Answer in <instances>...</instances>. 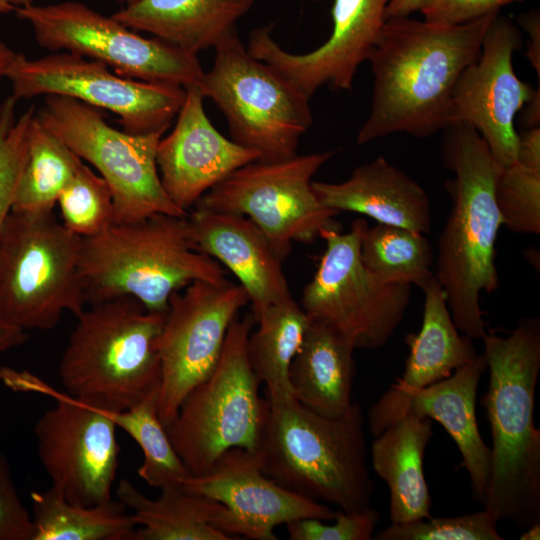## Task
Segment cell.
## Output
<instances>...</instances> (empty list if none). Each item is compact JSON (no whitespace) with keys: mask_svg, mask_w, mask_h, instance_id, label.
<instances>
[{"mask_svg":"<svg viewBox=\"0 0 540 540\" xmlns=\"http://www.w3.org/2000/svg\"><path fill=\"white\" fill-rule=\"evenodd\" d=\"M82 160L39 120L36 112L28 132V153L12 211H52Z\"/></svg>","mask_w":540,"mask_h":540,"instance_id":"31","label":"cell"},{"mask_svg":"<svg viewBox=\"0 0 540 540\" xmlns=\"http://www.w3.org/2000/svg\"><path fill=\"white\" fill-rule=\"evenodd\" d=\"M498 519L487 509L440 518L392 523L376 534V540H503Z\"/></svg>","mask_w":540,"mask_h":540,"instance_id":"36","label":"cell"},{"mask_svg":"<svg viewBox=\"0 0 540 540\" xmlns=\"http://www.w3.org/2000/svg\"><path fill=\"white\" fill-rule=\"evenodd\" d=\"M496 15L457 25L387 18L367 59L373 93L357 142L396 133L423 138L446 129L454 86L478 58Z\"/></svg>","mask_w":540,"mask_h":540,"instance_id":"1","label":"cell"},{"mask_svg":"<svg viewBox=\"0 0 540 540\" xmlns=\"http://www.w3.org/2000/svg\"><path fill=\"white\" fill-rule=\"evenodd\" d=\"M212 67L198 85L224 114L231 139L272 162L297 154L313 123L310 98L247 50L238 33L215 48Z\"/></svg>","mask_w":540,"mask_h":540,"instance_id":"9","label":"cell"},{"mask_svg":"<svg viewBox=\"0 0 540 540\" xmlns=\"http://www.w3.org/2000/svg\"><path fill=\"white\" fill-rule=\"evenodd\" d=\"M57 203L63 225L81 238L99 235L115 224L109 185L83 162L60 193Z\"/></svg>","mask_w":540,"mask_h":540,"instance_id":"35","label":"cell"},{"mask_svg":"<svg viewBox=\"0 0 540 540\" xmlns=\"http://www.w3.org/2000/svg\"><path fill=\"white\" fill-rule=\"evenodd\" d=\"M14 12L31 24L41 47L101 62L123 77L186 88L199 85L204 74L197 55L142 37L81 2L32 4Z\"/></svg>","mask_w":540,"mask_h":540,"instance_id":"13","label":"cell"},{"mask_svg":"<svg viewBox=\"0 0 540 540\" xmlns=\"http://www.w3.org/2000/svg\"><path fill=\"white\" fill-rule=\"evenodd\" d=\"M255 0H134L111 16L132 29L197 55L238 33Z\"/></svg>","mask_w":540,"mask_h":540,"instance_id":"26","label":"cell"},{"mask_svg":"<svg viewBox=\"0 0 540 540\" xmlns=\"http://www.w3.org/2000/svg\"><path fill=\"white\" fill-rule=\"evenodd\" d=\"M521 540H539L540 539V522L535 523L528 528L519 537Z\"/></svg>","mask_w":540,"mask_h":540,"instance_id":"47","label":"cell"},{"mask_svg":"<svg viewBox=\"0 0 540 540\" xmlns=\"http://www.w3.org/2000/svg\"><path fill=\"white\" fill-rule=\"evenodd\" d=\"M445 159L454 172L447 181L452 208L438 239L435 277L442 287L457 329L482 338V293L499 286L495 263L502 217L495 196L501 166L480 134L466 123L453 124Z\"/></svg>","mask_w":540,"mask_h":540,"instance_id":"3","label":"cell"},{"mask_svg":"<svg viewBox=\"0 0 540 540\" xmlns=\"http://www.w3.org/2000/svg\"><path fill=\"white\" fill-rule=\"evenodd\" d=\"M17 53L11 50L0 40V80L5 77L6 71Z\"/></svg>","mask_w":540,"mask_h":540,"instance_id":"45","label":"cell"},{"mask_svg":"<svg viewBox=\"0 0 540 540\" xmlns=\"http://www.w3.org/2000/svg\"><path fill=\"white\" fill-rule=\"evenodd\" d=\"M25 338V330L11 323L0 311V352L20 345Z\"/></svg>","mask_w":540,"mask_h":540,"instance_id":"42","label":"cell"},{"mask_svg":"<svg viewBox=\"0 0 540 540\" xmlns=\"http://www.w3.org/2000/svg\"><path fill=\"white\" fill-rule=\"evenodd\" d=\"M34 0H0V14L15 11L16 8L34 4Z\"/></svg>","mask_w":540,"mask_h":540,"instance_id":"46","label":"cell"},{"mask_svg":"<svg viewBox=\"0 0 540 540\" xmlns=\"http://www.w3.org/2000/svg\"><path fill=\"white\" fill-rule=\"evenodd\" d=\"M518 24L528 34L526 57L540 78V13L538 10H531L522 14L518 18Z\"/></svg>","mask_w":540,"mask_h":540,"instance_id":"41","label":"cell"},{"mask_svg":"<svg viewBox=\"0 0 540 540\" xmlns=\"http://www.w3.org/2000/svg\"><path fill=\"white\" fill-rule=\"evenodd\" d=\"M157 499L122 479L117 499L132 511L137 525L130 540H233L243 537L234 515L221 503L180 486L160 489Z\"/></svg>","mask_w":540,"mask_h":540,"instance_id":"25","label":"cell"},{"mask_svg":"<svg viewBox=\"0 0 540 540\" xmlns=\"http://www.w3.org/2000/svg\"><path fill=\"white\" fill-rule=\"evenodd\" d=\"M309 1H318V0H309Z\"/></svg>","mask_w":540,"mask_h":540,"instance_id":"49","label":"cell"},{"mask_svg":"<svg viewBox=\"0 0 540 540\" xmlns=\"http://www.w3.org/2000/svg\"><path fill=\"white\" fill-rule=\"evenodd\" d=\"M17 100L8 97L0 105V233L12 210L17 184L28 153V132L36 112L32 106L15 115Z\"/></svg>","mask_w":540,"mask_h":540,"instance_id":"37","label":"cell"},{"mask_svg":"<svg viewBox=\"0 0 540 540\" xmlns=\"http://www.w3.org/2000/svg\"><path fill=\"white\" fill-rule=\"evenodd\" d=\"M495 196L507 229L519 234L540 233V127L519 134L516 160L501 167Z\"/></svg>","mask_w":540,"mask_h":540,"instance_id":"34","label":"cell"},{"mask_svg":"<svg viewBox=\"0 0 540 540\" xmlns=\"http://www.w3.org/2000/svg\"><path fill=\"white\" fill-rule=\"evenodd\" d=\"M5 77L12 97H69L119 117L134 134L165 132L185 100V88L135 80L112 72L105 64L70 52L29 59L17 53Z\"/></svg>","mask_w":540,"mask_h":540,"instance_id":"14","label":"cell"},{"mask_svg":"<svg viewBox=\"0 0 540 540\" xmlns=\"http://www.w3.org/2000/svg\"><path fill=\"white\" fill-rule=\"evenodd\" d=\"M181 487L223 504L248 539L276 540L274 528L280 524L304 518L329 521L336 514L327 504L279 485L262 471L257 454L243 448L227 450L206 474L190 476Z\"/></svg>","mask_w":540,"mask_h":540,"instance_id":"19","label":"cell"},{"mask_svg":"<svg viewBox=\"0 0 540 540\" xmlns=\"http://www.w3.org/2000/svg\"><path fill=\"white\" fill-rule=\"evenodd\" d=\"M522 42L519 28L497 14L485 32L478 58L461 73L451 96L448 127L466 123L475 128L502 168L517 157L515 116L537 92L514 71L513 54Z\"/></svg>","mask_w":540,"mask_h":540,"instance_id":"17","label":"cell"},{"mask_svg":"<svg viewBox=\"0 0 540 540\" xmlns=\"http://www.w3.org/2000/svg\"><path fill=\"white\" fill-rule=\"evenodd\" d=\"M364 415L358 403L340 417H325L293 397L266 398L255 453L262 471L279 485L342 511L370 506Z\"/></svg>","mask_w":540,"mask_h":540,"instance_id":"4","label":"cell"},{"mask_svg":"<svg viewBox=\"0 0 540 540\" xmlns=\"http://www.w3.org/2000/svg\"><path fill=\"white\" fill-rule=\"evenodd\" d=\"M486 369L484 355H478L449 377L417 392L406 411L433 419L445 428L461 453L472 496L483 506L491 478L492 451L480 435L475 404L479 381Z\"/></svg>","mask_w":540,"mask_h":540,"instance_id":"24","label":"cell"},{"mask_svg":"<svg viewBox=\"0 0 540 540\" xmlns=\"http://www.w3.org/2000/svg\"><path fill=\"white\" fill-rule=\"evenodd\" d=\"M165 316L131 296L85 309L59 363L67 394L100 410L122 411L159 391Z\"/></svg>","mask_w":540,"mask_h":540,"instance_id":"6","label":"cell"},{"mask_svg":"<svg viewBox=\"0 0 540 540\" xmlns=\"http://www.w3.org/2000/svg\"><path fill=\"white\" fill-rule=\"evenodd\" d=\"M335 523L324 524L316 518H304L286 525L291 540H370L380 521V513L371 506L354 511L336 510Z\"/></svg>","mask_w":540,"mask_h":540,"instance_id":"38","label":"cell"},{"mask_svg":"<svg viewBox=\"0 0 540 540\" xmlns=\"http://www.w3.org/2000/svg\"><path fill=\"white\" fill-rule=\"evenodd\" d=\"M422 291V324L416 335L407 337L410 354L404 373L368 412V427L374 437L406 414L417 392L449 377L478 356L473 339L459 334L435 276Z\"/></svg>","mask_w":540,"mask_h":540,"instance_id":"21","label":"cell"},{"mask_svg":"<svg viewBox=\"0 0 540 540\" xmlns=\"http://www.w3.org/2000/svg\"><path fill=\"white\" fill-rule=\"evenodd\" d=\"M356 348L344 336L310 322L289 370L293 398L325 417H340L351 407Z\"/></svg>","mask_w":540,"mask_h":540,"instance_id":"28","label":"cell"},{"mask_svg":"<svg viewBox=\"0 0 540 540\" xmlns=\"http://www.w3.org/2000/svg\"><path fill=\"white\" fill-rule=\"evenodd\" d=\"M390 1L334 0L330 36L306 53L283 49L274 40L271 26L253 29L246 47L309 98L323 86L351 91L358 67L379 39Z\"/></svg>","mask_w":540,"mask_h":540,"instance_id":"18","label":"cell"},{"mask_svg":"<svg viewBox=\"0 0 540 540\" xmlns=\"http://www.w3.org/2000/svg\"><path fill=\"white\" fill-rule=\"evenodd\" d=\"M312 188L323 206L338 213L355 212L422 234L431 229L426 191L382 156L356 167L342 182L312 181Z\"/></svg>","mask_w":540,"mask_h":540,"instance_id":"23","label":"cell"},{"mask_svg":"<svg viewBox=\"0 0 540 540\" xmlns=\"http://www.w3.org/2000/svg\"><path fill=\"white\" fill-rule=\"evenodd\" d=\"M489 386L483 397L492 433V469L484 508L498 521L540 522V430L534 402L540 372V320L520 319L506 336L485 333Z\"/></svg>","mask_w":540,"mask_h":540,"instance_id":"2","label":"cell"},{"mask_svg":"<svg viewBox=\"0 0 540 540\" xmlns=\"http://www.w3.org/2000/svg\"><path fill=\"white\" fill-rule=\"evenodd\" d=\"M187 219L195 248L230 270L245 289L255 322L269 307L293 299L282 260L252 220L200 208Z\"/></svg>","mask_w":540,"mask_h":540,"instance_id":"22","label":"cell"},{"mask_svg":"<svg viewBox=\"0 0 540 540\" xmlns=\"http://www.w3.org/2000/svg\"><path fill=\"white\" fill-rule=\"evenodd\" d=\"M185 90L173 130L158 143L156 163L169 199L188 214L206 192L236 169L258 160V154L213 126L198 85Z\"/></svg>","mask_w":540,"mask_h":540,"instance_id":"20","label":"cell"},{"mask_svg":"<svg viewBox=\"0 0 540 540\" xmlns=\"http://www.w3.org/2000/svg\"><path fill=\"white\" fill-rule=\"evenodd\" d=\"M523 0H429L419 10L429 22L457 25L499 14L502 7Z\"/></svg>","mask_w":540,"mask_h":540,"instance_id":"40","label":"cell"},{"mask_svg":"<svg viewBox=\"0 0 540 540\" xmlns=\"http://www.w3.org/2000/svg\"><path fill=\"white\" fill-rule=\"evenodd\" d=\"M34 526L16 489L9 463L0 452V540H32Z\"/></svg>","mask_w":540,"mask_h":540,"instance_id":"39","label":"cell"},{"mask_svg":"<svg viewBox=\"0 0 540 540\" xmlns=\"http://www.w3.org/2000/svg\"><path fill=\"white\" fill-rule=\"evenodd\" d=\"M429 0H391L386 9V19L410 16Z\"/></svg>","mask_w":540,"mask_h":540,"instance_id":"43","label":"cell"},{"mask_svg":"<svg viewBox=\"0 0 540 540\" xmlns=\"http://www.w3.org/2000/svg\"><path fill=\"white\" fill-rule=\"evenodd\" d=\"M79 269L86 303L131 296L162 314L170 296L193 281L229 282L222 265L195 248L187 216L164 213L82 238Z\"/></svg>","mask_w":540,"mask_h":540,"instance_id":"5","label":"cell"},{"mask_svg":"<svg viewBox=\"0 0 540 540\" xmlns=\"http://www.w3.org/2000/svg\"><path fill=\"white\" fill-rule=\"evenodd\" d=\"M115 1H117V2H119V3H121V4H125V5H126V4H128V3H130V2H132V1H134V0H115Z\"/></svg>","mask_w":540,"mask_h":540,"instance_id":"48","label":"cell"},{"mask_svg":"<svg viewBox=\"0 0 540 540\" xmlns=\"http://www.w3.org/2000/svg\"><path fill=\"white\" fill-rule=\"evenodd\" d=\"M156 391L139 404L122 411L101 410L142 449L138 475L150 486H180L192 476L175 451L158 412Z\"/></svg>","mask_w":540,"mask_h":540,"instance_id":"33","label":"cell"},{"mask_svg":"<svg viewBox=\"0 0 540 540\" xmlns=\"http://www.w3.org/2000/svg\"><path fill=\"white\" fill-rule=\"evenodd\" d=\"M360 254L365 267L386 283H406L423 290L435 276L434 256L425 234L403 227L367 224Z\"/></svg>","mask_w":540,"mask_h":540,"instance_id":"32","label":"cell"},{"mask_svg":"<svg viewBox=\"0 0 540 540\" xmlns=\"http://www.w3.org/2000/svg\"><path fill=\"white\" fill-rule=\"evenodd\" d=\"M432 436L431 419L407 413L372 442V468L390 492L391 523L430 517L431 498L423 460Z\"/></svg>","mask_w":540,"mask_h":540,"instance_id":"27","label":"cell"},{"mask_svg":"<svg viewBox=\"0 0 540 540\" xmlns=\"http://www.w3.org/2000/svg\"><path fill=\"white\" fill-rule=\"evenodd\" d=\"M28 390L55 400L37 420L34 433L51 487L67 501L93 506L112 500L120 446L116 425L101 410L61 393L37 377L3 369Z\"/></svg>","mask_w":540,"mask_h":540,"instance_id":"15","label":"cell"},{"mask_svg":"<svg viewBox=\"0 0 540 540\" xmlns=\"http://www.w3.org/2000/svg\"><path fill=\"white\" fill-rule=\"evenodd\" d=\"M248 303L245 289L230 282L196 280L170 296L158 342V412L165 427L187 394L212 372L231 323Z\"/></svg>","mask_w":540,"mask_h":540,"instance_id":"16","label":"cell"},{"mask_svg":"<svg viewBox=\"0 0 540 540\" xmlns=\"http://www.w3.org/2000/svg\"><path fill=\"white\" fill-rule=\"evenodd\" d=\"M366 225L357 219L347 233L320 232L326 248L300 306L310 322L335 330L355 348L373 350L385 346L400 325L412 285L383 282L365 267L360 244Z\"/></svg>","mask_w":540,"mask_h":540,"instance_id":"11","label":"cell"},{"mask_svg":"<svg viewBox=\"0 0 540 540\" xmlns=\"http://www.w3.org/2000/svg\"><path fill=\"white\" fill-rule=\"evenodd\" d=\"M334 155L324 151L241 166L206 192L194 208L247 216L283 261L294 242L310 243L324 229L337 228L339 213L323 206L312 178Z\"/></svg>","mask_w":540,"mask_h":540,"instance_id":"12","label":"cell"},{"mask_svg":"<svg viewBox=\"0 0 540 540\" xmlns=\"http://www.w3.org/2000/svg\"><path fill=\"white\" fill-rule=\"evenodd\" d=\"M256 324L247 341L252 370L265 385L268 399L293 397L289 370L310 325L307 315L293 298L269 307Z\"/></svg>","mask_w":540,"mask_h":540,"instance_id":"30","label":"cell"},{"mask_svg":"<svg viewBox=\"0 0 540 540\" xmlns=\"http://www.w3.org/2000/svg\"><path fill=\"white\" fill-rule=\"evenodd\" d=\"M523 125L529 129L540 127V90L538 89L534 97L522 108Z\"/></svg>","mask_w":540,"mask_h":540,"instance_id":"44","label":"cell"},{"mask_svg":"<svg viewBox=\"0 0 540 540\" xmlns=\"http://www.w3.org/2000/svg\"><path fill=\"white\" fill-rule=\"evenodd\" d=\"M81 244L53 211L11 210L0 233V311L11 323L48 330L85 310Z\"/></svg>","mask_w":540,"mask_h":540,"instance_id":"7","label":"cell"},{"mask_svg":"<svg viewBox=\"0 0 540 540\" xmlns=\"http://www.w3.org/2000/svg\"><path fill=\"white\" fill-rule=\"evenodd\" d=\"M31 501L32 540H130L138 526L118 499L82 506L50 487L32 492Z\"/></svg>","mask_w":540,"mask_h":540,"instance_id":"29","label":"cell"},{"mask_svg":"<svg viewBox=\"0 0 540 540\" xmlns=\"http://www.w3.org/2000/svg\"><path fill=\"white\" fill-rule=\"evenodd\" d=\"M254 324L252 313L233 320L216 366L187 394L166 427L192 476L206 474L231 448L257 449L266 399L259 395L261 382L247 354Z\"/></svg>","mask_w":540,"mask_h":540,"instance_id":"8","label":"cell"},{"mask_svg":"<svg viewBox=\"0 0 540 540\" xmlns=\"http://www.w3.org/2000/svg\"><path fill=\"white\" fill-rule=\"evenodd\" d=\"M41 123L81 160L90 163L110 187L115 223L137 221L153 214H188L166 194L156 152L164 134H134L110 126L100 109L78 100L48 95L36 111Z\"/></svg>","mask_w":540,"mask_h":540,"instance_id":"10","label":"cell"}]
</instances>
